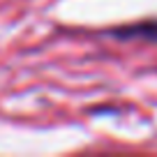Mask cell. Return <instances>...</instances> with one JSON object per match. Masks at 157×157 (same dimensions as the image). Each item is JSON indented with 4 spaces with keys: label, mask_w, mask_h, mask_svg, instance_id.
Here are the masks:
<instances>
[{
    "label": "cell",
    "mask_w": 157,
    "mask_h": 157,
    "mask_svg": "<svg viewBox=\"0 0 157 157\" xmlns=\"http://www.w3.org/2000/svg\"><path fill=\"white\" fill-rule=\"evenodd\" d=\"M113 35H116V37H143V39L157 42V19L132 23V25H123V28H118Z\"/></svg>",
    "instance_id": "6da1fadb"
}]
</instances>
